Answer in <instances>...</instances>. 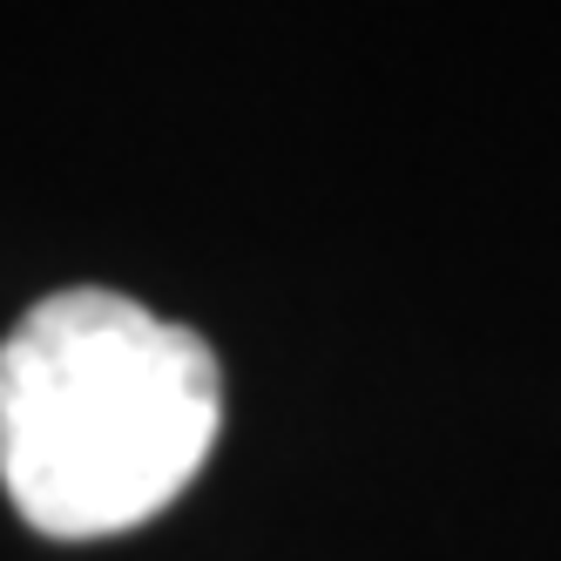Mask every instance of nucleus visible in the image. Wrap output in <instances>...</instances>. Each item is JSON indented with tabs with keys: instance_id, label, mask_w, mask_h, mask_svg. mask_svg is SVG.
Here are the masks:
<instances>
[{
	"instance_id": "f257e3e1",
	"label": "nucleus",
	"mask_w": 561,
	"mask_h": 561,
	"mask_svg": "<svg viewBox=\"0 0 561 561\" xmlns=\"http://www.w3.org/2000/svg\"><path fill=\"white\" fill-rule=\"evenodd\" d=\"M217 426V352L123 291H55L0 339V488L48 541L156 520Z\"/></svg>"
}]
</instances>
